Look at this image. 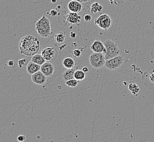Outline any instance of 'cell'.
<instances>
[{
	"label": "cell",
	"mask_w": 154,
	"mask_h": 142,
	"mask_svg": "<svg viewBox=\"0 0 154 142\" xmlns=\"http://www.w3.org/2000/svg\"><path fill=\"white\" fill-rule=\"evenodd\" d=\"M19 48L22 54L26 57H32L38 53L40 49V43L35 36L26 35L20 39Z\"/></svg>",
	"instance_id": "cell-1"
},
{
	"label": "cell",
	"mask_w": 154,
	"mask_h": 142,
	"mask_svg": "<svg viewBox=\"0 0 154 142\" xmlns=\"http://www.w3.org/2000/svg\"><path fill=\"white\" fill-rule=\"evenodd\" d=\"M35 28L38 35L42 38H47L52 34L50 20L46 16H43L36 22Z\"/></svg>",
	"instance_id": "cell-2"
},
{
	"label": "cell",
	"mask_w": 154,
	"mask_h": 142,
	"mask_svg": "<svg viewBox=\"0 0 154 142\" xmlns=\"http://www.w3.org/2000/svg\"><path fill=\"white\" fill-rule=\"evenodd\" d=\"M105 47V51L104 53L106 60L112 59L119 55L121 51L119 49L117 44L115 42L107 39L104 43Z\"/></svg>",
	"instance_id": "cell-3"
},
{
	"label": "cell",
	"mask_w": 154,
	"mask_h": 142,
	"mask_svg": "<svg viewBox=\"0 0 154 142\" xmlns=\"http://www.w3.org/2000/svg\"><path fill=\"white\" fill-rule=\"evenodd\" d=\"M90 63L91 66L96 69H99L104 66L106 62L105 55L103 53L93 52L90 57Z\"/></svg>",
	"instance_id": "cell-4"
},
{
	"label": "cell",
	"mask_w": 154,
	"mask_h": 142,
	"mask_svg": "<svg viewBox=\"0 0 154 142\" xmlns=\"http://www.w3.org/2000/svg\"><path fill=\"white\" fill-rule=\"evenodd\" d=\"M94 24L99 28L104 31H107L111 25V19L107 14H103L94 20Z\"/></svg>",
	"instance_id": "cell-5"
},
{
	"label": "cell",
	"mask_w": 154,
	"mask_h": 142,
	"mask_svg": "<svg viewBox=\"0 0 154 142\" xmlns=\"http://www.w3.org/2000/svg\"><path fill=\"white\" fill-rule=\"evenodd\" d=\"M125 61L123 57L120 55L113 57L109 60H106L105 63V67L107 69L109 70H117L122 66Z\"/></svg>",
	"instance_id": "cell-6"
},
{
	"label": "cell",
	"mask_w": 154,
	"mask_h": 142,
	"mask_svg": "<svg viewBox=\"0 0 154 142\" xmlns=\"http://www.w3.org/2000/svg\"><path fill=\"white\" fill-rule=\"evenodd\" d=\"M58 51L57 49L52 45H49L42 49L41 55L46 61H52L57 59L58 57Z\"/></svg>",
	"instance_id": "cell-7"
},
{
	"label": "cell",
	"mask_w": 154,
	"mask_h": 142,
	"mask_svg": "<svg viewBox=\"0 0 154 142\" xmlns=\"http://www.w3.org/2000/svg\"><path fill=\"white\" fill-rule=\"evenodd\" d=\"M65 21L62 24L63 25L67 26V24L78 25L81 22V17L77 13L69 12L65 15Z\"/></svg>",
	"instance_id": "cell-8"
},
{
	"label": "cell",
	"mask_w": 154,
	"mask_h": 142,
	"mask_svg": "<svg viewBox=\"0 0 154 142\" xmlns=\"http://www.w3.org/2000/svg\"><path fill=\"white\" fill-rule=\"evenodd\" d=\"M31 78L32 82L37 85H43L47 81V77L41 71L31 75Z\"/></svg>",
	"instance_id": "cell-9"
},
{
	"label": "cell",
	"mask_w": 154,
	"mask_h": 142,
	"mask_svg": "<svg viewBox=\"0 0 154 142\" xmlns=\"http://www.w3.org/2000/svg\"><path fill=\"white\" fill-rule=\"evenodd\" d=\"M40 71L42 72L47 77L53 76L55 71L54 65L49 62H46L41 66Z\"/></svg>",
	"instance_id": "cell-10"
},
{
	"label": "cell",
	"mask_w": 154,
	"mask_h": 142,
	"mask_svg": "<svg viewBox=\"0 0 154 142\" xmlns=\"http://www.w3.org/2000/svg\"><path fill=\"white\" fill-rule=\"evenodd\" d=\"M67 8L72 12L80 13L82 9V6L80 2L72 0L68 3Z\"/></svg>",
	"instance_id": "cell-11"
},
{
	"label": "cell",
	"mask_w": 154,
	"mask_h": 142,
	"mask_svg": "<svg viewBox=\"0 0 154 142\" xmlns=\"http://www.w3.org/2000/svg\"><path fill=\"white\" fill-rule=\"evenodd\" d=\"M90 49L94 53H104L105 51V47L102 42L100 40H96L93 42L90 45Z\"/></svg>",
	"instance_id": "cell-12"
},
{
	"label": "cell",
	"mask_w": 154,
	"mask_h": 142,
	"mask_svg": "<svg viewBox=\"0 0 154 142\" xmlns=\"http://www.w3.org/2000/svg\"><path fill=\"white\" fill-rule=\"evenodd\" d=\"M41 65H39L38 64L34 63L32 62L31 61L30 62H29V63L28 64V65L26 66V71L27 72L29 73L30 75H32L34 73L37 72L39 71H40L41 69Z\"/></svg>",
	"instance_id": "cell-13"
},
{
	"label": "cell",
	"mask_w": 154,
	"mask_h": 142,
	"mask_svg": "<svg viewBox=\"0 0 154 142\" xmlns=\"http://www.w3.org/2000/svg\"><path fill=\"white\" fill-rule=\"evenodd\" d=\"M75 71V69L73 68L71 69H67L65 71L62 75L63 79H64L65 82H67L70 79H74V73Z\"/></svg>",
	"instance_id": "cell-14"
},
{
	"label": "cell",
	"mask_w": 154,
	"mask_h": 142,
	"mask_svg": "<svg viewBox=\"0 0 154 142\" xmlns=\"http://www.w3.org/2000/svg\"><path fill=\"white\" fill-rule=\"evenodd\" d=\"M63 65L65 68L71 69L75 66V62L71 57H67L63 60Z\"/></svg>",
	"instance_id": "cell-15"
},
{
	"label": "cell",
	"mask_w": 154,
	"mask_h": 142,
	"mask_svg": "<svg viewBox=\"0 0 154 142\" xmlns=\"http://www.w3.org/2000/svg\"><path fill=\"white\" fill-rule=\"evenodd\" d=\"M31 61L33 62L38 64L41 66L46 62V61L41 54H36L35 55L32 56Z\"/></svg>",
	"instance_id": "cell-16"
},
{
	"label": "cell",
	"mask_w": 154,
	"mask_h": 142,
	"mask_svg": "<svg viewBox=\"0 0 154 142\" xmlns=\"http://www.w3.org/2000/svg\"><path fill=\"white\" fill-rule=\"evenodd\" d=\"M103 10V6L98 2H94L90 5V13H96L101 12Z\"/></svg>",
	"instance_id": "cell-17"
},
{
	"label": "cell",
	"mask_w": 154,
	"mask_h": 142,
	"mask_svg": "<svg viewBox=\"0 0 154 142\" xmlns=\"http://www.w3.org/2000/svg\"><path fill=\"white\" fill-rule=\"evenodd\" d=\"M54 39L58 43H63L66 39V34L64 32H59L55 35Z\"/></svg>",
	"instance_id": "cell-18"
},
{
	"label": "cell",
	"mask_w": 154,
	"mask_h": 142,
	"mask_svg": "<svg viewBox=\"0 0 154 142\" xmlns=\"http://www.w3.org/2000/svg\"><path fill=\"white\" fill-rule=\"evenodd\" d=\"M86 78V74L82 70H76L74 73V78L77 80L81 82L83 81Z\"/></svg>",
	"instance_id": "cell-19"
},
{
	"label": "cell",
	"mask_w": 154,
	"mask_h": 142,
	"mask_svg": "<svg viewBox=\"0 0 154 142\" xmlns=\"http://www.w3.org/2000/svg\"><path fill=\"white\" fill-rule=\"evenodd\" d=\"M129 89L130 91H131L133 95L135 96H138V92L139 91V88L137 84H136L135 83H131L129 85Z\"/></svg>",
	"instance_id": "cell-20"
},
{
	"label": "cell",
	"mask_w": 154,
	"mask_h": 142,
	"mask_svg": "<svg viewBox=\"0 0 154 142\" xmlns=\"http://www.w3.org/2000/svg\"><path fill=\"white\" fill-rule=\"evenodd\" d=\"M79 82L80 81L74 78V79H70L69 80H67V82H65V84L70 88H75L78 84Z\"/></svg>",
	"instance_id": "cell-21"
},
{
	"label": "cell",
	"mask_w": 154,
	"mask_h": 142,
	"mask_svg": "<svg viewBox=\"0 0 154 142\" xmlns=\"http://www.w3.org/2000/svg\"><path fill=\"white\" fill-rule=\"evenodd\" d=\"M29 62V60L26 58H24L20 59L18 61V65L19 68H22L23 67H26Z\"/></svg>",
	"instance_id": "cell-22"
},
{
	"label": "cell",
	"mask_w": 154,
	"mask_h": 142,
	"mask_svg": "<svg viewBox=\"0 0 154 142\" xmlns=\"http://www.w3.org/2000/svg\"><path fill=\"white\" fill-rule=\"evenodd\" d=\"M73 56L75 58H78L81 56V51L79 49H75L72 51Z\"/></svg>",
	"instance_id": "cell-23"
},
{
	"label": "cell",
	"mask_w": 154,
	"mask_h": 142,
	"mask_svg": "<svg viewBox=\"0 0 154 142\" xmlns=\"http://www.w3.org/2000/svg\"><path fill=\"white\" fill-rule=\"evenodd\" d=\"M84 20L85 22H89L91 20H92V16L90 14H85L84 16Z\"/></svg>",
	"instance_id": "cell-24"
},
{
	"label": "cell",
	"mask_w": 154,
	"mask_h": 142,
	"mask_svg": "<svg viewBox=\"0 0 154 142\" xmlns=\"http://www.w3.org/2000/svg\"><path fill=\"white\" fill-rule=\"evenodd\" d=\"M48 14H49L50 16H57L58 14V12L56 10H52L49 13H47Z\"/></svg>",
	"instance_id": "cell-25"
},
{
	"label": "cell",
	"mask_w": 154,
	"mask_h": 142,
	"mask_svg": "<svg viewBox=\"0 0 154 142\" xmlns=\"http://www.w3.org/2000/svg\"><path fill=\"white\" fill-rule=\"evenodd\" d=\"M26 137L24 135H20V136L18 137L17 138V140L20 142H22L25 141L26 140Z\"/></svg>",
	"instance_id": "cell-26"
},
{
	"label": "cell",
	"mask_w": 154,
	"mask_h": 142,
	"mask_svg": "<svg viewBox=\"0 0 154 142\" xmlns=\"http://www.w3.org/2000/svg\"><path fill=\"white\" fill-rule=\"evenodd\" d=\"M126 0H115L114 4L116 5H121L122 4L125 3Z\"/></svg>",
	"instance_id": "cell-27"
},
{
	"label": "cell",
	"mask_w": 154,
	"mask_h": 142,
	"mask_svg": "<svg viewBox=\"0 0 154 142\" xmlns=\"http://www.w3.org/2000/svg\"><path fill=\"white\" fill-rule=\"evenodd\" d=\"M7 64H8V65L9 66L12 67L14 65V61H13V60H10V61H8Z\"/></svg>",
	"instance_id": "cell-28"
},
{
	"label": "cell",
	"mask_w": 154,
	"mask_h": 142,
	"mask_svg": "<svg viewBox=\"0 0 154 142\" xmlns=\"http://www.w3.org/2000/svg\"><path fill=\"white\" fill-rule=\"evenodd\" d=\"M149 79H150V80L151 81V82L154 84V72L151 74V75L149 77Z\"/></svg>",
	"instance_id": "cell-29"
},
{
	"label": "cell",
	"mask_w": 154,
	"mask_h": 142,
	"mask_svg": "<svg viewBox=\"0 0 154 142\" xmlns=\"http://www.w3.org/2000/svg\"><path fill=\"white\" fill-rule=\"evenodd\" d=\"M76 35H77L76 33L75 32H71L70 34V37L72 38H75L76 37Z\"/></svg>",
	"instance_id": "cell-30"
},
{
	"label": "cell",
	"mask_w": 154,
	"mask_h": 142,
	"mask_svg": "<svg viewBox=\"0 0 154 142\" xmlns=\"http://www.w3.org/2000/svg\"><path fill=\"white\" fill-rule=\"evenodd\" d=\"M82 71H83V72H84L85 73H88L89 72V68H88L87 67H84L82 68Z\"/></svg>",
	"instance_id": "cell-31"
},
{
	"label": "cell",
	"mask_w": 154,
	"mask_h": 142,
	"mask_svg": "<svg viewBox=\"0 0 154 142\" xmlns=\"http://www.w3.org/2000/svg\"><path fill=\"white\" fill-rule=\"evenodd\" d=\"M115 1V0H109L111 4H114Z\"/></svg>",
	"instance_id": "cell-32"
},
{
	"label": "cell",
	"mask_w": 154,
	"mask_h": 142,
	"mask_svg": "<svg viewBox=\"0 0 154 142\" xmlns=\"http://www.w3.org/2000/svg\"><path fill=\"white\" fill-rule=\"evenodd\" d=\"M51 2L53 3H56V2H57V0H51Z\"/></svg>",
	"instance_id": "cell-33"
},
{
	"label": "cell",
	"mask_w": 154,
	"mask_h": 142,
	"mask_svg": "<svg viewBox=\"0 0 154 142\" xmlns=\"http://www.w3.org/2000/svg\"><path fill=\"white\" fill-rule=\"evenodd\" d=\"M88 0H82V2H87Z\"/></svg>",
	"instance_id": "cell-34"
},
{
	"label": "cell",
	"mask_w": 154,
	"mask_h": 142,
	"mask_svg": "<svg viewBox=\"0 0 154 142\" xmlns=\"http://www.w3.org/2000/svg\"><path fill=\"white\" fill-rule=\"evenodd\" d=\"M73 1H78L80 2H82V0H73Z\"/></svg>",
	"instance_id": "cell-35"
}]
</instances>
